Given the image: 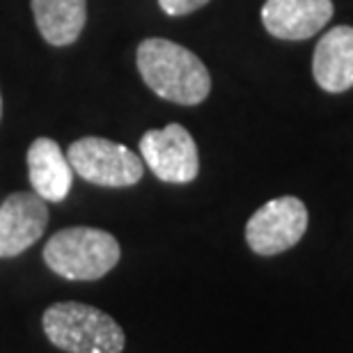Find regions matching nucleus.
Listing matches in <instances>:
<instances>
[{"instance_id":"f257e3e1","label":"nucleus","mask_w":353,"mask_h":353,"mask_svg":"<svg viewBox=\"0 0 353 353\" xmlns=\"http://www.w3.org/2000/svg\"><path fill=\"white\" fill-rule=\"evenodd\" d=\"M138 72L154 94L179 105H197L209 97L211 76L193 51L163 37L138 44Z\"/></svg>"},{"instance_id":"f03ea898","label":"nucleus","mask_w":353,"mask_h":353,"mask_svg":"<svg viewBox=\"0 0 353 353\" xmlns=\"http://www.w3.org/2000/svg\"><path fill=\"white\" fill-rule=\"evenodd\" d=\"M46 337L67 353H122V326L103 310L85 303H55L41 316Z\"/></svg>"},{"instance_id":"7ed1b4c3","label":"nucleus","mask_w":353,"mask_h":353,"mask_svg":"<svg viewBox=\"0 0 353 353\" xmlns=\"http://www.w3.org/2000/svg\"><path fill=\"white\" fill-rule=\"evenodd\" d=\"M44 262L65 280H99L110 273L122 257L117 239L97 228H67L48 239Z\"/></svg>"},{"instance_id":"20e7f679","label":"nucleus","mask_w":353,"mask_h":353,"mask_svg":"<svg viewBox=\"0 0 353 353\" xmlns=\"http://www.w3.org/2000/svg\"><path fill=\"white\" fill-rule=\"evenodd\" d=\"M72 170L85 181L103 188H126L143 179L145 165L126 145L88 136L72 143L67 152Z\"/></svg>"},{"instance_id":"39448f33","label":"nucleus","mask_w":353,"mask_h":353,"mask_svg":"<svg viewBox=\"0 0 353 353\" xmlns=\"http://www.w3.org/2000/svg\"><path fill=\"white\" fill-rule=\"evenodd\" d=\"M307 230V209L299 197H275L259 207L245 225V241L262 257L294 248Z\"/></svg>"},{"instance_id":"423d86ee","label":"nucleus","mask_w":353,"mask_h":353,"mask_svg":"<svg viewBox=\"0 0 353 353\" xmlns=\"http://www.w3.org/2000/svg\"><path fill=\"white\" fill-rule=\"evenodd\" d=\"M147 168L165 183H190L200 172V154L193 136L181 124L152 129L140 138Z\"/></svg>"},{"instance_id":"0eeeda50","label":"nucleus","mask_w":353,"mask_h":353,"mask_svg":"<svg viewBox=\"0 0 353 353\" xmlns=\"http://www.w3.org/2000/svg\"><path fill=\"white\" fill-rule=\"evenodd\" d=\"M48 225V207L37 193H12L0 204V257H17L34 245Z\"/></svg>"},{"instance_id":"6e6552de","label":"nucleus","mask_w":353,"mask_h":353,"mask_svg":"<svg viewBox=\"0 0 353 353\" xmlns=\"http://www.w3.org/2000/svg\"><path fill=\"white\" fill-rule=\"evenodd\" d=\"M333 0H266L262 23L278 39H307L333 19Z\"/></svg>"},{"instance_id":"1a4fd4ad","label":"nucleus","mask_w":353,"mask_h":353,"mask_svg":"<svg viewBox=\"0 0 353 353\" xmlns=\"http://www.w3.org/2000/svg\"><path fill=\"white\" fill-rule=\"evenodd\" d=\"M28 176L44 202H62L74 183L72 163L53 138H37L28 147Z\"/></svg>"},{"instance_id":"9d476101","label":"nucleus","mask_w":353,"mask_h":353,"mask_svg":"<svg viewBox=\"0 0 353 353\" xmlns=\"http://www.w3.org/2000/svg\"><path fill=\"white\" fill-rule=\"evenodd\" d=\"M312 76L326 92L353 88V28L337 26L319 39L312 58Z\"/></svg>"},{"instance_id":"9b49d317","label":"nucleus","mask_w":353,"mask_h":353,"mask_svg":"<svg viewBox=\"0 0 353 353\" xmlns=\"http://www.w3.org/2000/svg\"><path fill=\"white\" fill-rule=\"evenodd\" d=\"M39 34L51 46H72L88 21V0H30Z\"/></svg>"},{"instance_id":"f8f14e48","label":"nucleus","mask_w":353,"mask_h":353,"mask_svg":"<svg viewBox=\"0 0 353 353\" xmlns=\"http://www.w3.org/2000/svg\"><path fill=\"white\" fill-rule=\"evenodd\" d=\"M209 0H159L161 10H163L168 17H183V14H190L200 7L207 5Z\"/></svg>"},{"instance_id":"ddd939ff","label":"nucleus","mask_w":353,"mask_h":353,"mask_svg":"<svg viewBox=\"0 0 353 353\" xmlns=\"http://www.w3.org/2000/svg\"><path fill=\"white\" fill-rule=\"evenodd\" d=\"M0 117H3V99H0Z\"/></svg>"}]
</instances>
